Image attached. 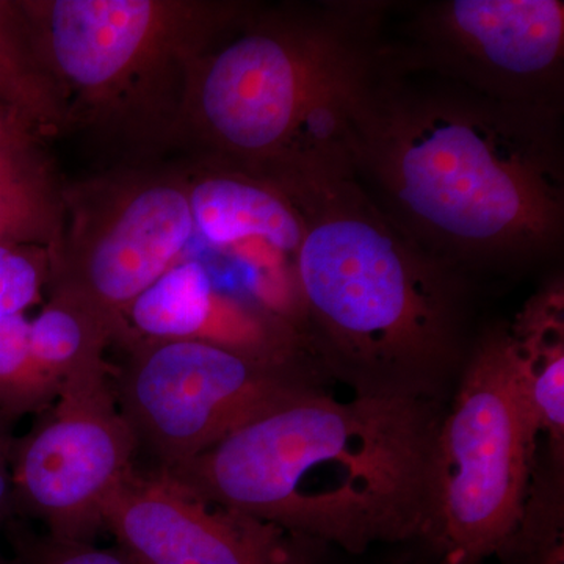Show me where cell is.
<instances>
[{
	"label": "cell",
	"instance_id": "6da1fadb",
	"mask_svg": "<svg viewBox=\"0 0 564 564\" xmlns=\"http://www.w3.org/2000/svg\"><path fill=\"white\" fill-rule=\"evenodd\" d=\"M562 113L419 68L381 36L345 93L337 144L381 214L462 274L562 245Z\"/></svg>",
	"mask_w": 564,
	"mask_h": 564
},
{
	"label": "cell",
	"instance_id": "7a4b0ae2",
	"mask_svg": "<svg viewBox=\"0 0 564 564\" xmlns=\"http://www.w3.org/2000/svg\"><path fill=\"white\" fill-rule=\"evenodd\" d=\"M441 417L430 397L311 388L155 473L300 540L362 552L426 534Z\"/></svg>",
	"mask_w": 564,
	"mask_h": 564
},
{
	"label": "cell",
	"instance_id": "3957f363",
	"mask_svg": "<svg viewBox=\"0 0 564 564\" xmlns=\"http://www.w3.org/2000/svg\"><path fill=\"white\" fill-rule=\"evenodd\" d=\"M273 184L302 217L296 293L323 361L361 395L433 399L463 358L462 274L403 236L348 163Z\"/></svg>",
	"mask_w": 564,
	"mask_h": 564
},
{
	"label": "cell",
	"instance_id": "277c9868",
	"mask_svg": "<svg viewBox=\"0 0 564 564\" xmlns=\"http://www.w3.org/2000/svg\"><path fill=\"white\" fill-rule=\"evenodd\" d=\"M386 2H318L240 17L192 63L185 106L223 166L263 176L315 102L373 50Z\"/></svg>",
	"mask_w": 564,
	"mask_h": 564
},
{
	"label": "cell",
	"instance_id": "5b68a950",
	"mask_svg": "<svg viewBox=\"0 0 564 564\" xmlns=\"http://www.w3.org/2000/svg\"><path fill=\"white\" fill-rule=\"evenodd\" d=\"M536 432L510 329L475 348L434 443L426 534L448 564H475L521 527Z\"/></svg>",
	"mask_w": 564,
	"mask_h": 564
},
{
	"label": "cell",
	"instance_id": "8992f818",
	"mask_svg": "<svg viewBox=\"0 0 564 564\" xmlns=\"http://www.w3.org/2000/svg\"><path fill=\"white\" fill-rule=\"evenodd\" d=\"M113 388L139 448L169 470L315 386L293 361L172 340L135 345Z\"/></svg>",
	"mask_w": 564,
	"mask_h": 564
},
{
	"label": "cell",
	"instance_id": "52a82bcc",
	"mask_svg": "<svg viewBox=\"0 0 564 564\" xmlns=\"http://www.w3.org/2000/svg\"><path fill=\"white\" fill-rule=\"evenodd\" d=\"M21 3L58 90L63 85L101 109L173 62L191 66L245 9L159 0Z\"/></svg>",
	"mask_w": 564,
	"mask_h": 564
},
{
	"label": "cell",
	"instance_id": "ba28073f",
	"mask_svg": "<svg viewBox=\"0 0 564 564\" xmlns=\"http://www.w3.org/2000/svg\"><path fill=\"white\" fill-rule=\"evenodd\" d=\"M137 452L107 367L77 375L14 440L13 511L40 519L51 536L95 543L107 500L135 469Z\"/></svg>",
	"mask_w": 564,
	"mask_h": 564
},
{
	"label": "cell",
	"instance_id": "9c48e42d",
	"mask_svg": "<svg viewBox=\"0 0 564 564\" xmlns=\"http://www.w3.org/2000/svg\"><path fill=\"white\" fill-rule=\"evenodd\" d=\"M403 61L499 101L563 110L562 0H436L415 7Z\"/></svg>",
	"mask_w": 564,
	"mask_h": 564
},
{
	"label": "cell",
	"instance_id": "30bf717a",
	"mask_svg": "<svg viewBox=\"0 0 564 564\" xmlns=\"http://www.w3.org/2000/svg\"><path fill=\"white\" fill-rule=\"evenodd\" d=\"M76 232L54 263V292L80 300L121 336L122 315L191 242L195 221L188 188L139 182L122 188Z\"/></svg>",
	"mask_w": 564,
	"mask_h": 564
},
{
	"label": "cell",
	"instance_id": "8fae6325",
	"mask_svg": "<svg viewBox=\"0 0 564 564\" xmlns=\"http://www.w3.org/2000/svg\"><path fill=\"white\" fill-rule=\"evenodd\" d=\"M104 530L140 564H307L303 540L133 469L104 508Z\"/></svg>",
	"mask_w": 564,
	"mask_h": 564
},
{
	"label": "cell",
	"instance_id": "7c38bea8",
	"mask_svg": "<svg viewBox=\"0 0 564 564\" xmlns=\"http://www.w3.org/2000/svg\"><path fill=\"white\" fill-rule=\"evenodd\" d=\"M195 231L217 247L267 245L295 259L303 221L291 198L273 182L223 166L188 188Z\"/></svg>",
	"mask_w": 564,
	"mask_h": 564
},
{
	"label": "cell",
	"instance_id": "4fadbf2b",
	"mask_svg": "<svg viewBox=\"0 0 564 564\" xmlns=\"http://www.w3.org/2000/svg\"><path fill=\"white\" fill-rule=\"evenodd\" d=\"M236 303L214 291L198 261L174 263L122 315L121 336L132 329L141 343L203 340L220 344L231 325Z\"/></svg>",
	"mask_w": 564,
	"mask_h": 564
},
{
	"label": "cell",
	"instance_id": "5bb4252c",
	"mask_svg": "<svg viewBox=\"0 0 564 564\" xmlns=\"http://www.w3.org/2000/svg\"><path fill=\"white\" fill-rule=\"evenodd\" d=\"M513 337L522 392L536 436L547 434L563 451L564 299L562 282L525 304L508 326Z\"/></svg>",
	"mask_w": 564,
	"mask_h": 564
},
{
	"label": "cell",
	"instance_id": "9a60e30c",
	"mask_svg": "<svg viewBox=\"0 0 564 564\" xmlns=\"http://www.w3.org/2000/svg\"><path fill=\"white\" fill-rule=\"evenodd\" d=\"M113 337V326L98 311L63 293H52L31 322L33 359L61 389L77 375L107 367L104 350Z\"/></svg>",
	"mask_w": 564,
	"mask_h": 564
},
{
	"label": "cell",
	"instance_id": "2e32d148",
	"mask_svg": "<svg viewBox=\"0 0 564 564\" xmlns=\"http://www.w3.org/2000/svg\"><path fill=\"white\" fill-rule=\"evenodd\" d=\"M0 106L33 131L63 120V96L41 61L22 3L0 0Z\"/></svg>",
	"mask_w": 564,
	"mask_h": 564
},
{
	"label": "cell",
	"instance_id": "e0dca14e",
	"mask_svg": "<svg viewBox=\"0 0 564 564\" xmlns=\"http://www.w3.org/2000/svg\"><path fill=\"white\" fill-rule=\"evenodd\" d=\"M61 220L54 182L32 141L0 148V243H51Z\"/></svg>",
	"mask_w": 564,
	"mask_h": 564
},
{
	"label": "cell",
	"instance_id": "ac0fdd59",
	"mask_svg": "<svg viewBox=\"0 0 564 564\" xmlns=\"http://www.w3.org/2000/svg\"><path fill=\"white\" fill-rule=\"evenodd\" d=\"M61 388L46 377L31 351V322L24 314L0 318V413L14 422L41 413Z\"/></svg>",
	"mask_w": 564,
	"mask_h": 564
},
{
	"label": "cell",
	"instance_id": "d6986e66",
	"mask_svg": "<svg viewBox=\"0 0 564 564\" xmlns=\"http://www.w3.org/2000/svg\"><path fill=\"white\" fill-rule=\"evenodd\" d=\"M46 269L32 247L0 243V318L24 314L39 302Z\"/></svg>",
	"mask_w": 564,
	"mask_h": 564
},
{
	"label": "cell",
	"instance_id": "ffe728a7",
	"mask_svg": "<svg viewBox=\"0 0 564 564\" xmlns=\"http://www.w3.org/2000/svg\"><path fill=\"white\" fill-rule=\"evenodd\" d=\"M20 564H140L122 549L61 540L51 534H24L17 543Z\"/></svg>",
	"mask_w": 564,
	"mask_h": 564
},
{
	"label": "cell",
	"instance_id": "44dd1931",
	"mask_svg": "<svg viewBox=\"0 0 564 564\" xmlns=\"http://www.w3.org/2000/svg\"><path fill=\"white\" fill-rule=\"evenodd\" d=\"M13 419L0 413V525L13 513V480H11V458H13Z\"/></svg>",
	"mask_w": 564,
	"mask_h": 564
},
{
	"label": "cell",
	"instance_id": "7402d4cb",
	"mask_svg": "<svg viewBox=\"0 0 564 564\" xmlns=\"http://www.w3.org/2000/svg\"><path fill=\"white\" fill-rule=\"evenodd\" d=\"M33 129L29 128L13 111L0 106V148L32 141Z\"/></svg>",
	"mask_w": 564,
	"mask_h": 564
},
{
	"label": "cell",
	"instance_id": "603a6c76",
	"mask_svg": "<svg viewBox=\"0 0 564 564\" xmlns=\"http://www.w3.org/2000/svg\"><path fill=\"white\" fill-rule=\"evenodd\" d=\"M554 562H552V564H562V560H558V556H556V554L554 555Z\"/></svg>",
	"mask_w": 564,
	"mask_h": 564
},
{
	"label": "cell",
	"instance_id": "cb8c5ba5",
	"mask_svg": "<svg viewBox=\"0 0 564 564\" xmlns=\"http://www.w3.org/2000/svg\"><path fill=\"white\" fill-rule=\"evenodd\" d=\"M0 564H7V563H6V562H3V560H2V558H0Z\"/></svg>",
	"mask_w": 564,
	"mask_h": 564
}]
</instances>
